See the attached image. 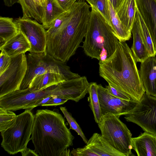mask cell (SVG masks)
<instances>
[{
    "mask_svg": "<svg viewBox=\"0 0 156 156\" xmlns=\"http://www.w3.org/2000/svg\"><path fill=\"white\" fill-rule=\"evenodd\" d=\"M114 9L116 11L123 0H108Z\"/></svg>",
    "mask_w": 156,
    "mask_h": 156,
    "instance_id": "cell-38",
    "label": "cell"
},
{
    "mask_svg": "<svg viewBox=\"0 0 156 156\" xmlns=\"http://www.w3.org/2000/svg\"><path fill=\"white\" fill-rule=\"evenodd\" d=\"M31 135L35 150L41 156H61L73 145L74 138L56 109L37 111Z\"/></svg>",
    "mask_w": 156,
    "mask_h": 156,
    "instance_id": "cell-3",
    "label": "cell"
},
{
    "mask_svg": "<svg viewBox=\"0 0 156 156\" xmlns=\"http://www.w3.org/2000/svg\"><path fill=\"white\" fill-rule=\"evenodd\" d=\"M45 0H34L36 4L44 11L43 6Z\"/></svg>",
    "mask_w": 156,
    "mask_h": 156,
    "instance_id": "cell-40",
    "label": "cell"
},
{
    "mask_svg": "<svg viewBox=\"0 0 156 156\" xmlns=\"http://www.w3.org/2000/svg\"><path fill=\"white\" fill-rule=\"evenodd\" d=\"M20 32L15 20L12 18L0 17V47Z\"/></svg>",
    "mask_w": 156,
    "mask_h": 156,
    "instance_id": "cell-23",
    "label": "cell"
},
{
    "mask_svg": "<svg viewBox=\"0 0 156 156\" xmlns=\"http://www.w3.org/2000/svg\"><path fill=\"white\" fill-rule=\"evenodd\" d=\"M44 22L42 24L48 30L52 22L64 12L56 0H45L43 6Z\"/></svg>",
    "mask_w": 156,
    "mask_h": 156,
    "instance_id": "cell-24",
    "label": "cell"
},
{
    "mask_svg": "<svg viewBox=\"0 0 156 156\" xmlns=\"http://www.w3.org/2000/svg\"><path fill=\"white\" fill-rule=\"evenodd\" d=\"M56 85L39 91H31L28 88L12 92L0 98V107L12 111L30 109L38 101L51 96Z\"/></svg>",
    "mask_w": 156,
    "mask_h": 156,
    "instance_id": "cell-9",
    "label": "cell"
},
{
    "mask_svg": "<svg viewBox=\"0 0 156 156\" xmlns=\"http://www.w3.org/2000/svg\"><path fill=\"white\" fill-rule=\"evenodd\" d=\"M131 32L133 41L131 49L136 62L141 63L150 56L142 38L136 12Z\"/></svg>",
    "mask_w": 156,
    "mask_h": 156,
    "instance_id": "cell-18",
    "label": "cell"
},
{
    "mask_svg": "<svg viewBox=\"0 0 156 156\" xmlns=\"http://www.w3.org/2000/svg\"><path fill=\"white\" fill-rule=\"evenodd\" d=\"M5 5L8 7H10L12 6L14 4L17 3H19V0H3Z\"/></svg>",
    "mask_w": 156,
    "mask_h": 156,
    "instance_id": "cell-39",
    "label": "cell"
},
{
    "mask_svg": "<svg viewBox=\"0 0 156 156\" xmlns=\"http://www.w3.org/2000/svg\"><path fill=\"white\" fill-rule=\"evenodd\" d=\"M98 86L96 83L90 82L89 83L88 89L89 106L92 111L94 119L97 123L102 116L98 94Z\"/></svg>",
    "mask_w": 156,
    "mask_h": 156,
    "instance_id": "cell-26",
    "label": "cell"
},
{
    "mask_svg": "<svg viewBox=\"0 0 156 156\" xmlns=\"http://www.w3.org/2000/svg\"><path fill=\"white\" fill-rule=\"evenodd\" d=\"M26 56L27 68L19 90L28 88L34 77L46 73L62 75L68 80L80 76L72 72L66 63L55 59L45 52H30Z\"/></svg>",
    "mask_w": 156,
    "mask_h": 156,
    "instance_id": "cell-6",
    "label": "cell"
},
{
    "mask_svg": "<svg viewBox=\"0 0 156 156\" xmlns=\"http://www.w3.org/2000/svg\"><path fill=\"white\" fill-rule=\"evenodd\" d=\"M133 149L138 156H156V136L145 131L132 138Z\"/></svg>",
    "mask_w": 156,
    "mask_h": 156,
    "instance_id": "cell-16",
    "label": "cell"
},
{
    "mask_svg": "<svg viewBox=\"0 0 156 156\" xmlns=\"http://www.w3.org/2000/svg\"><path fill=\"white\" fill-rule=\"evenodd\" d=\"M137 9L150 33L156 50V0H135Z\"/></svg>",
    "mask_w": 156,
    "mask_h": 156,
    "instance_id": "cell-15",
    "label": "cell"
},
{
    "mask_svg": "<svg viewBox=\"0 0 156 156\" xmlns=\"http://www.w3.org/2000/svg\"><path fill=\"white\" fill-rule=\"evenodd\" d=\"M105 88L110 94L115 97L125 100H133L128 95L116 90L109 84L106 86Z\"/></svg>",
    "mask_w": 156,
    "mask_h": 156,
    "instance_id": "cell-33",
    "label": "cell"
},
{
    "mask_svg": "<svg viewBox=\"0 0 156 156\" xmlns=\"http://www.w3.org/2000/svg\"><path fill=\"white\" fill-rule=\"evenodd\" d=\"M97 91L102 115L108 113L119 117L127 114L135 107L137 101L127 100L110 94L105 87L98 84Z\"/></svg>",
    "mask_w": 156,
    "mask_h": 156,
    "instance_id": "cell-12",
    "label": "cell"
},
{
    "mask_svg": "<svg viewBox=\"0 0 156 156\" xmlns=\"http://www.w3.org/2000/svg\"><path fill=\"white\" fill-rule=\"evenodd\" d=\"M34 120V115L30 109H25L16 115L9 127L1 132L2 147L10 154L14 155L27 148L31 140Z\"/></svg>",
    "mask_w": 156,
    "mask_h": 156,
    "instance_id": "cell-5",
    "label": "cell"
},
{
    "mask_svg": "<svg viewBox=\"0 0 156 156\" xmlns=\"http://www.w3.org/2000/svg\"><path fill=\"white\" fill-rule=\"evenodd\" d=\"M104 18L109 25L110 16L108 0H86Z\"/></svg>",
    "mask_w": 156,
    "mask_h": 156,
    "instance_id": "cell-28",
    "label": "cell"
},
{
    "mask_svg": "<svg viewBox=\"0 0 156 156\" xmlns=\"http://www.w3.org/2000/svg\"><path fill=\"white\" fill-rule=\"evenodd\" d=\"M90 7L83 0L75 3L59 29L54 35L47 38L45 54L65 63L69 60L86 34Z\"/></svg>",
    "mask_w": 156,
    "mask_h": 156,
    "instance_id": "cell-2",
    "label": "cell"
},
{
    "mask_svg": "<svg viewBox=\"0 0 156 156\" xmlns=\"http://www.w3.org/2000/svg\"><path fill=\"white\" fill-rule=\"evenodd\" d=\"M60 109L69 124V129L75 130L78 134L81 136L83 141L86 144L88 140L86 137L79 125L73 118L71 113L68 112L65 107L61 106L60 107Z\"/></svg>",
    "mask_w": 156,
    "mask_h": 156,
    "instance_id": "cell-30",
    "label": "cell"
},
{
    "mask_svg": "<svg viewBox=\"0 0 156 156\" xmlns=\"http://www.w3.org/2000/svg\"><path fill=\"white\" fill-rule=\"evenodd\" d=\"M109 2L110 23L112 31L120 42H125L131 37V32L125 28L118 17L116 11Z\"/></svg>",
    "mask_w": 156,
    "mask_h": 156,
    "instance_id": "cell-22",
    "label": "cell"
},
{
    "mask_svg": "<svg viewBox=\"0 0 156 156\" xmlns=\"http://www.w3.org/2000/svg\"><path fill=\"white\" fill-rule=\"evenodd\" d=\"M98 156H123L100 134L94 133L85 146Z\"/></svg>",
    "mask_w": 156,
    "mask_h": 156,
    "instance_id": "cell-17",
    "label": "cell"
},
{
    "mask_svg": "<svg viewBox=\"0 0 156 156\" xmlns=\"http://www.w3.org/2000/svg\"><path fill=\"white\" fill-rule=\"evenodd\" d=\"M72 155V154L71 152H70V150L66 149L62 152L61 156H71Z\"/></svg>",
    "mask_w": 156,
    "mask_h": 156,
    "instance_id": "cell-41",
    "label": "cell"
},
{
    "mask_svg": "<svg viewBox=\"0 0 156 156\" xmlns=\"http://www.w3.org/2000/svg\"><path fill=\"white\" fill-rule=\"evenodd\" d=\"M89 84L85 76H80L66 80L57 85L51 95L77 102L88 93Z\"/></svg>",
    "mask_w": 156,
    "mask_h": 156,
    "instance_id": "cell-13",
    "label": "cell"
},
{
    "mask_svg": "<svg viewBox=\"0 0 156 156\" xmlns=\"http://www.w3.org/2000/svg\"><path fill=\"white\" fill-rule=\"evenodd\" d=\"M20 31L29 41L30 52H45L46 46V30L42 24L30 18L20 17L15 20Z\"/></svg>",
    "mask_w": 156,
    "mask_h": 156,
    "instance_id": "cell-11",
    "label": "cell"
},
{
    "mask_svg": "<svg viewBox=\"0 0 156 156\" xmlns=\"http://www.w3.org/2000/svg\"><path fill=\"white\" fill-rule=\"evenodd\" d=\"M124 118L156 136V98L145 93L133 109L125 115Z\"/></svg>",
    "mask_w": 156,
    "mask_h": 156,
    "instance_id": "cell-8",
    "label": "cell"
},
{
    "mask_svg": "<svg viewBox=\"0 0 156 156\" xmlns=\"http://www.w3.org/2000/svg\"><path fill=\"white\" fill-rule=\"evenodd\" d=\"M20 153L22 156H39L35 150H32L27 147L25 149L21 151Z\"/></svg>",
    "mask_w": 156,
    "mask_h": 156,
    "instance_id": "cell-37",
    "label": "cell"
},
{
    "mask_svg": "<svg viewBox=\"0 0 156 156\" xmlns=\"http://www.w3.org/2000/svg\"><path fill=\"white\" fill-rule=\"evenodd\" d=\"M136 13L138 18L142 38L150 56H155L156 55V50L155 49L151 37L137 8Z\"/></svg>",
    "mask_w": 156,
    "mask_h": 156,
    "instance_id": "cell-27",
    "label": "cell"
},
{
    "mask_svg": "<svg viewBox=\"0 0 156 156\" xmlns=\"http://www.w3.org/2000/svg\"><path fill=\"white\" fill-rule=\"evenodd\" d=\"M66 80H68L67 79L62 75L54 73H46L34 77L28 88L31 91L41 90Z\"/></svg>",
    "mask_w": 156,
    "mask_h": 156,
    "instance_id": "cell-20",
    "label": "cell"
},
{
    "mask_svg": "<svg viewBox=\"0 0 156 156\" xmlns=\"http://www.w3.org/2000/svg\"><path fill=\"white\" fill-rule=\"evenodd\" d=\"M64 12L69 11L77 0H56Z\"/></svg>",
    "mask_w": 156,
    "mask_h": 156,
    "instance_id": "cell-36",
    "label": "cell"
},
{
    "mask_svg": "<svg viewBox=\"0 0 156 156\" xmlns=\"http://www.w3.org/2000/svg\"><path fill=\"white\" fill-rule=\"evenodd\" d=\"M70 10L64 12L52 22L50 27L46 30L47 38L54 35L59 29L68 15Z\"/></svg>",
    "mask_w": 156,
    "mask_h": 156,
    "instance_id": "cell-31",
    "label": "cell"
},
{
    "mask_svg": "<svg viewBox=\"0 0 156 156\" xmlns=\"http://www.w3.org/2000/svg\"><path fill=\"white\" fill-rule=\"evenodd\" d=\"M51 98L42 106H57L64 104L68 100L56 95H51Z\"/></svg>",
    "mask_w": 156,
    "mask_h": 156,
    "instance_id": "cell-35",
    "label": "cell"
},
{
    "mask_svg": "<svg viewBox=\"0 0 156 156\" xmlns=\"http://www.w3.org/2000/svg\"><path fill=\"white\" fill-rule=\"evenodd\" d=\"M11 61V58L3 51H1L0 55V75L9 67Z\"/></svg>",
    "mask_w": 156,
    "mask_h": 156,
    "instance_id": "cell-32",
    "label": "cell"
},
{
    "mask_svg": "<svg viewBox=\"0 0 156 156\" xmlns=\"http://www.w3.org/2000/svg\"><path fill=\"white\" fill-rule=\"evenodd\" d=\"M91 7L88 30L82 47L87 56L104 61L115 51L119 40L104 18L94 7Z\"/></svg>",
    "mask_w": 156,
    "mask_h": 156,
    "instance_id": "cell-4",
    "label": "cell"
},
{
    "mask_svg": "<svg viewBox=\"0 0 156 156\" xmlns=\"http://www.w3.org/2000/svg\"><path fill=\"white\" fill-rule=\"evenodd\" d=\"M117 116L110 113L102 115L98 126L101 135L123 156L132 155V134Z\"/></svg>",
    "mask_w": 156,
    "mask_h": 156,
    "instance_id": "cell-7",
    "label": "cell"
},
{
    "mask_svg": "<svg viewBox=\"0 0 156 156\" xmlns=\"http://www.w3.org/2000/svg\"><path fill=\"white\" fill-rule=\"evenodd\" d=\"M16 116L12 111L0 107V132L5 130L14 122Z\"/></svg>",
    "mask_w": 156,
    "mask_h": 156,
    "instance_id": "cell-29",
    "label": "cell"
},
{
    "mask_svg": "<svg viewBox=\"0 0 156 156\" xmlns=\"http://www.w3.org/2000/svg\"><path fill=\"white\" fill-rule=\"evenodd\" d=\"M136 62L127 44L119 41L112 55L99 61V74L109 85L139 101L145 91Z\"/></svg>",
    "mask_w": 156,
    "mask_h": 156,
    "instance_id": "cell-1",
    "label": "cell"
},
{
    "mask_svg": "<svg viewBox=\"0 0 156 156\" xmlns=\"http://www.w3.org/2000/svg\"><path fill=\"white\" fill-rule=\"evenodd\" d=\"M71 152L73 156H98L97 154L85 146L82 148L73 149Z\"/></svg>",
    "mask_w": 156,
    "mask_h": 156,
    "instance_id": "cell-34",
    "label": "cell"
},
{
    "mask_svg": "<svg viewBox=\"0 0 156 156\" xmlns=\"http://www.w3.org/2000/svg\"><path fill=\"white\" fill-rule=\"evenodd\" d=\"M30 48L29 41L20 31L0 47L1 51H3L11 58L25 53Z\"/></svg>",
    "mask_w": 156,
    "mask_h": 156,
    "instance_id": "cell-19",
    "label": "cell"
},
{
    "mask_svg": "<svg viewBox=\"0 0 156 156\" xmlns=\"http://www.w3.org/2000/svg\"><path fill=\"white\" fill-rule=\"evenodd\" d=\"M27 68V56L25 53L11 58L9 66L0 75V98L20 90Z\"/></svg>",
    "mask_w": 156,
    "mask_h": 156,
    "instance_id": "cell-10",
    "label": "cell"
},
{
    "mask_svg": "<svg viewBox=\"0 0 156 156\" xmlns=\"http://www.w3.org/2000/svg\"><path fill=\"white\" fill-rule=\"evenodd\" d=\"M139 73L146 94L156 98V57L141 62Z\"/></svg>",
    "mask_w": 156,
    "mask_h": 156,
    "instance_id": "cell-14",
    "label": "cell"
},
{
    "mask_svg": "<svg viewBox=\"0 0 156 156\" xmlns=\"http://www.w3.org/2000/svg\"><path fill=\"white\" fill-rule=\"evenodd\" d=\"M137 8L135 0H123L116 11L124 26L129 32H131Z\"/></svg>",
    "mask_w": 156,
    "mask_h": 156,
    "instance_id": "cell-21",
    "label": "cell"
},
{
    "mask_svg": "<svg viewBox=\"0 0 156 156\" xmlns=\"http://www.w3.org/2000/svg\"><path fill=\"white\" fill-rule=\"evenodd\" d=\"M23 13V18H33L42 24L44 22V11L34 0H19Z\"/></svg>",
    "mask_w": 156,
    "mask_h": 156,
    "instance_id": "cell-25",
    "label": "cell"
}]
</instances>
